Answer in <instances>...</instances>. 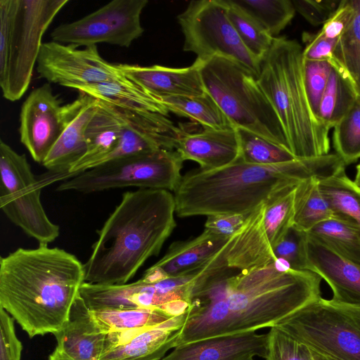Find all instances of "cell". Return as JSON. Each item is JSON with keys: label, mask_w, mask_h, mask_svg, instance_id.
I'll return each instance as SVG.
<instances>
[{"label": "cell", "mask_w": 360, "mask_h": 360, "mask_svg": "<svg viewBox=\"0 0 360 360\" xmlns=\"http://www.w3.org/2000/svg\"><path fill=\"white\" fill-rule=\"evenodd\" d=\"M74 101L75 108L66 127L56 142L42 165L53 177L46 181L51 183L61 180L70 168L79 160L86 153L85 131L94 115L98 99L80 93Z\"/></svg>", "instance_id": "cell-20"}, {"label": "cell", "mask_w": 360, "mask_h": 360, "mask_svg": "<svg viewBox=\"0 0 360 360\" xmlns=\"http://www.w3.org/2000/svg\"><path fill=\"white\" fill-rule=\"evenodd\" d=\"M183 162L175 150L160 149L136 154L108 162L65 179L56 191L88 194L137 187L174 192L182 178Z\"/></svg>", "instance_id": "cell-8"}, {"label": "cell", "mask_w": 360, "mask_h": 360, "mask_svg": "<svg viewBox=\"0 0 360 360\" xmlns=\"http://www.w3.org/2000/svg\"><path fill=\"white\" fill-rule=\"evenodd\" d=\"M266 334L267 352L265 360H316L309 347L278 328H270Z\"/></svg>", "instance_id": "cell-39"}, {"label": "cell", "mask_w": 360, "mask_h": 360, "mask_svg": "<svg viewBox=\"0 0 360 360\" xmlns=\"http://www.w3.org/2000/svg\"><path fill=\"white\" fill-rule=\"evenodd\" d=\"M330 60L333 68L318 112L319 120L329 129L345 116L358 96L345 71L333 58Z\"/></svg>", "instance_id": "cell-29"}, {"label": "cell", "mask_w": 360, "mask_h": 360, "mask_svg": "<svg viewBox=\"0 0 360 360\" xmlns=\"http://www.w3.org/2000/svg\"><path fill=\"white\" fill-rule=\"evenodd\" d=\"M321 280L311 271H281L274 261L221 278L193 300L177 346L274 327L321 296Z\"/></svg>", "instance_id": "cell-1"}, {"label": "cell", "mask_w": 360, "mask_h": 360, "mask_svg": "<svg viewBox=\"0 0 360 360\" xmlns=\"http://www.w3.org/2000/svg\"><path fill=\"white\" fill-rule=\"evenodd\" d=\"M333 145L345 165L360 158V96L345 116L335 124Z\"/></svg>", "instance_id": "cell-38"}, {"label": "cell", "mask_w": 360, "mask_h": 360, "mask_svg": "<svg viewBox=\"0 0 360 360\" xmlns=\"http://www.w3.org/2000/svg\"><path fill=\"white\" fill-rule=\"evenodd\" d=\"M319 186L333 217L360 232V188L347 176L345 169L319 179Z\"/></svg>", "instance_id": "cell-28"}, {"label": "cell", "mask_w": 360, "mask_h": 360, "mask_svg": "<svg viewBox=\"0 0 360 360\" xmlns=\"http://www.w3.org/2000/svg\"><path fill=\"white\" fill-rule=\"evenodd\" d=\"M226 0H198L189 2L177 15L184 36V51L195 60L205 61L216 56L231 60L248 70L257 79L261 60L243 45L230 22Z\"/></svg>", "instance_id": "cell-11"}, {"label": "cell", "mask_w": 360, "mask_h": 360, "mask_svg": "<svg viewBox=\"0 0 360 360\" xmlns=\"http://www.w3.org/2000/svg\"><path fill=\"white\" fill-rule=\"evenodd\" d=\"M356 175L354 179V183L357 185V186L360 188V163L356 166Z\"/></svg>", "instance_id": "cell-49"}, {"label": "cell", "mask_w": 360, "mask_h": 360, "mask_svg": "<svg viewBox=\"0 0 360 360\" xmlns=\"http://www.w3.org/2000/svg\"><path fill=\"white\" fill-rule=\"evenodd\" d=\"M239 144L240 159L247 163L273 165L297 159L285 148L248 130L236 128Z\"/></svg>", "instance_id": "cell-36"}, {"label": "cell", "mask_w": 360, "mask_h": 360, "mask_svg": "<svg viewBox=\"0 0 360 360\" xmlns=\"http://www.w3.org/2000/svg\"><path fill=\"white\" fill-rule=\"evenodd\" d=\"M195 61L199 64L206 93L235 128L252 131L290 151L275 110L248 70L219 56Z\"/></svg>", "instance_id": "cell-6"}, {"label": "cell", "mask_w": 360, "mask_h": 360, "mask_svg": "<svg viewBox=\"0 0 360 360\" xmlns=\"http://www.w3.org/2000/svg\"><path fill=\"white\" fill-rule=\"evenodd\" d=\"M84 283V264L57 247L19 248L0 258V307L30 338L62 328Z\"/></svg>", "instance_id": "cell-3"}, {"label": "cell", "mask_w": 360, "mask_h": 360, "mask_svg": "<svg viewBox=\"0 0 360 360\" xmlns=\"http://www.w3.org/2000/svg\"><path fill=\"white\" fill-rule=\"evenodd\" d=\"M14 0H0V79L5 75Z\"/></svg>", "instance_id": "cell-46"}, {"label": "cell", "mask_w": 360, "mask_h": 360, "mask_svg": "<svg viewBox=\"0 0 360 360\" xmlns=\"http://www.w3.org/2000/svg\"><path fill=\"white\" fill-rule=\"evenodd\" d=\"M250 360H254V359H250Z\"/></svg>", "instance_id": "cell-51"}, {"label": "cell", "mask_w": 360, "mask_h": 360, "mask_svg": "<svg viewBox=\"0 0 360 360\" xmlns=\"http://www.w3.org/2000/svg\"><path fill=\"white\" fill-rule=\"evenodd\" d=\"M337 154L295 159L273 165L237 160L226 167L184 174L174 191L180 217L217 214H249L283 191L311 177L324 178L345 168Z\"/></svg>", "instance_id": "cell-2"}, {"label": "cell", "mask_w": 360, "mask_h": 360, "mask_svg": "<svg viewBox=\"0 0 360 360\" xmlns=\"http://www.w3.org/2000/svg\"><path fill=\"white\" fill-rule=\"evenodd\" d=\"M148 0H113L82 18L55 27L51 41L77 46L100 43L129 47L143 33L141 15Z\"/></svg>", "instance_id": "cell-13"}, {"label": "cell", "mask_w": 360, "mask_h": 360, "mask_svg": "<svg viewBox=\"0 0 360 360\" xmlns=\"http://www.w3.org/2000/svg\"><path fill=\"white\" fill-rule=\"evenodd\" d=\"M56 347L75 360H99L105 333L100 328L80 295L74 302L67 321L53 334Z\"/></svg>", "instance_id": "cell-25"}, {"label": "cell", "mask_w": 360, "mask_h": 360, "mask_svg": "<svg viewBox=\"0 0 360 360\" xmlns=\"http://www.w3.org/2000/svg\"><path fill=\"white\" fill-rule=\"evenodd\" d=\"M117 65L127 79L156 98L197 96L206 93L196 61L180 68L158 65Z\"/></svg>", "instance_id": "cell-19"}, {"label": "cell", "mask_w": 360, "mask_h": 360, "mask_svg": "<svg viewBox=\"0 0 360 360\" xmlns=\"http://www.w3.org/2000/svg\"><path fill=\"white\" fill-rule=\"evenodd\" d=\"M339 39L327 38L319 32L309 40L303 49V58L311 60H330Z\"/></svg>", "instance_id": "cell-47"}, {"label": "cell", "mask_w": 360, "mask_h": 360, "mask_svg": "<svg viewBox=\"0 0 360 360\" xmlns=\"http://www.w3.org/2000/svg\"><path fill=\"white\" fill-rule=\"evenodd\" d=\"M250 214H217L207 216L205 229L219 236L231 237L243 227Z\"/></svg>", "instance_id": "cell-45"}, {"label": "cell", "mask_w": 360, "mask_h": 360, "mask_svg": "<svg viewBox=\"0 0 360 360\" xmlns=\"http://www.w3.org/2000/svg\"><path fill=\"white\" fill-rule=\"evenodd\" d=\"M79 295L91 311L144 308L159 309L176 317L185 307L183 283L179 278L173 277L155 282L141 278L120 285L84 282Z\"/></svg>", "instance_id": "cell-14"}, {"label": "cell", "mask_w": 360, "mask_h": 360, "mask_svg": "<svg viewBox=\"0 0 360 360\" xmlns=\"http://www.w3.org/2000/svg\"><path fill=\"white\" fill-rule=\"evenodd\" d=\"M188 312L153 327L105 333L99 360L162 359L177 346Z\"/></svg>", "instance_id": "cell-17"}, {"label": "cell", "mask_w": 360, "mask_h": 360, "mask_svg": "<svg viewBox=\"0 0 360 360\" xmlns=\"http://www.w3.org/2000/svg\"><path fill=\"white\" fill-rule=\"evenodd\" d=\"M354 15L340 37L333 58L345 71L360 96V0L353 1Z\"/></svg>", "instance_id": "cell-35"}, {"label": "cell", "mask_w": 360, "mask_h": 360, "mask_svg": "<svg viewBox=\"0 0 360 360\" xmlns=\"http://www.w3.org/2000/svg\"><path fill=\"white\" fill-rule=\"evenodd\" d=\"M275 326L319 354L360 360V305L320 296Z\"/></svg>", "instance_id": "cell-7"}, {"label": "cell", "mask_w": 360, "mask_h": 360, "mask_svg": "<svg viewBox=\"0 0 360 360\" xmlns=\"http://www.w3.org/2000/svg\"><path fill=\"white\" fill-rule=\"evenodd\" d=\"M198 132H183L175 150L181 159L192 160L202 170H212L229 165L240 158V144L236 128L214 129L202 128Z\"/></svg>", "instance_id": "cell-22"}, {"label": "cell", "mask_w": 360, "mask_h": 360, "mask_svg": "<svg viewBox=\"0 0 360 360\" xmlns=\"http://www.w3.org/2000/svg\"><path fill=\"white\" fill-rule=\"evenodd\" d=\"M228 18L245 48L262 60L271 48L274 39L251 15L232 0H226Z\"/></svg>", "instance_id": "cell-37"}, {"label": "cell", "mask_w": 360, "mask_h": 360, "mask_svg": "<svg viewBox=\"0 0 360 360\" xmlns=\"http://www.w3.org/2000/svg\"><path fill=\"white\" fill-rule=\"evenodd\" d=\"M307 232L292 226L275 247L273 251L274 261L282 259L289 264L292 270L311 271L307 256Z\"/></svg>", "instance_id": "cell-40"}, {"label": "cell", "mask_w": 360, "mask_h": 360, "mask_svg": "<svg viewBox=\"0 0 360 360\" xmlns=\"http://www.w3.org/2000/svg\"><path fill=\"white\" fill-rule=\"evenodd\" d=\"M319 179L311 177L299 183L295 188L292 226L308 232L319 223L333 217L323 196Z\"/></svg>", "instance_id": "cell-31"}, {"label": "cell", "mask_w": 360, "mask_h": 360, "mask_svg": "<svg viewBox=\"0 0 360 360\" xmlns=\"http://www.w3.org/2000/svg\"><path fill=\"white\" fill-rule=\"evenodd\" d=\"M354 13L353 1H341L335 12L323 25L319 33L330 39L340 38L351 25Z\"/></svg>", "instance_id": "cell-44"}, {"label": "cell", "mask_w": 360, "mask_h": 360, "mask_svg": "<svg viewBox=\"0 0 360 360\" xmlns=\"http://www.w3.org/2000/svg\"><path fill=\"white\" fill-rule=\"evenodd\" d=\"M233 236L225 237L204 229L193 239L172 243L165 255L153 266L161 269L168 277L194 272L221 252Z\"/></svg>", "instance_id": "cell-26"}, {"label": "cell", "mask_w": 360, "mask_h": 360, "mask_svg": "<svg viewBox=\"0 0 360 360\" xmlns=\"http://www.w3.org/2000/svg\"><path fill=\"white\" fill-rule=\"evenodd\" d=\"M36 65L38 74L49 84L74 89L84 85L129 81L117 64L101 56L97 46L79 49L53 41L44 42Z\"/></svg>", "instance_id": "cell-15"}, {"label": "cell", "mask_w": 360, "mask_h": 360, "mask_svg": "<svg viewBox=\"0 0 360 360\" xmlns=\"http://www.w3.org/2000/svg\"><path fill=\"white\" fill-rule=\"evenodd\" d=\"M124 111L125 120L116 148L96 167L136 154L175 150L183 129L175 126L167 116L152 112Z\"/></svg>", "instance_id": "cell-18"}, {"label": "cell", "mask_w": 360, "mask_h": 360, "mask_svg": "<svg viewBox=\"0 0 360 360\" xmlns=\"http://www.w3.org/2000/svg\"><path fill=\"white\" fill-rule=\"evenodd\" d=\"M13 321L0 307V360H20L22 345L15 334Z\"/></svg>", "instance_id": "cell-43"}, {"label": "cell", "mask_w": 360, "mask_h": 360, "mask_svg": "<svg viewBox=\"0 0 360 360\" xmlns=\"http://www.w3.org/2000/svg\"><path fill=\"white\" fill-rule=\"evenodd\" d=\"M69 0H14L6 72L0 79L4 98L15 101L29 88L42 37Z\"/></svg>", "instance_id": "cell-9"}, {"label": "cell", "mask_w": 360, "mask_h": 360, "mask_svg": "<svg viewBox=\"0 0 360 360\" xmlns=\"http://www.w3.org/2000/svg\"><path fill=\"white\" fill-rule=\"evenodd\" d=\"M302 48L295 40L274 37L262 58L257 83L275 110L290 152L297 159L328 154L329 129L314 115L302 76Z\"/></svg>", "instance_id": "cell-5"}, {"label": "cell", "mask_w": 360, "mask_h": 360, "mask_svg": "<svg viewBox=\"0 0 360 360\" xmlns=\"http://www.w3.org/2000/svg\"><path fill=\"white\" fill-rule=\"evenodd\" d=\"M313 352V351H312ZM316 360H338L313 352Z\"/></svg>", "instance_id": "cell-50"}, {"label": "cell", "mask_w": 360, "mask_h": 360, "mask_svg": "<svg viewBox=\"0 0 360 360\" xmlns=\"http://www.w3.org/2000/svg\"><path fill=\"white\" fill-rule=\"evenodd\" d=\"M91 312L105 333L150 328L175 318L159 309L144 308L99 310Z\"/></svg>", "instance_id": "cell-33"}, {"label": "cell", "mask_w": 360, "mask_h": 360, "mask_svg": "<svg viewBox=\"0 0 360 360\" xmlns=\"http://www.w3.org/2000/svg\"><path fill=\"white\" fill-rule=\"evenodd\" d=\"M124 120L123 108L98 99L96 110L85 131L86 153L62 179L65 180L94 168L109 155L119 142Z\"/></svg>", "instance_id": "cell-24"}, {"label": "cell", "mask_w": 360, "mask_h": 360, "mask_svg": "<svg viewBox=\"0 0 360 360\" xmlns=\"http://www.w3.org/2000/svg\"><path fill=\"white\" fill-rule=\"evenodd\" d=\"M273 37L290 22L295 9L290 0H232Z\"/></svg>", "instance_id": "cell-34"}, {"label": "cell", "mask_w": 360, "mask_h": 360, "mask_svg": "<svg viewBox=\"0 0 360 360\" xmlns=\"http://www.w3.org/2000/svg\"><path fill=\"white\" fill-rule=\"evenodd\" d=\"M332 68L330 60H302V76L305 91L311 109L317 119L321 101Z\"/></svg>", "instance_id": "cell-41"}, {"label": "cell", "mask_w": 360, "mask_h": 360, "mask_svg": "<svg viewBox=\"0 0 360 360\" xmlns=\"http://www.w3.org/2000/svg\"><path fill=\"white\" fill-rule=\"evenodd\" d=\"M295 187L277 194L249 215L225 251L229 268L241 271L274 261L275 247L292 226Z\"/></svg>", "instance_id": "cell-12"}, {"label": "cell", "mask_w": 360, "mask_h": 360, "mask_svg": "<svg viewBox=\"0 0 360 360\" xmlns=\"http://www.w3.org/2000/svg\"><path fill=\"white\" fill-rule=\"evenodd\" d=\"M175 200L167 190L139 188L122 194L97 231L84 264V282L125 284L151 257L159 255L176 226Z\"/></svg>", "instance_id": "cell-4"}, {"label": "cell", "mask_w": 360, "mask_h": 360, "mask_svg": "<svg viewBox=\"0 0 360 360\" xmlns=\"http://www.w3.org/2000/svg\"><path fill=\"white\" fill-rule=\"evenodd\" d=\"M75 89L125 110L157 112L168 116V110L159 98L131 81L84 85Z\"/></svg>", "instance_id": "cell-27"}, {"label": "cell", "mask_w": 360, "mask_h": 360, "mask_svg": "<svg viewBox=\"0 0 360 360\" xmlns=\"http://www.w3.org/2000/svg\"><path fill=\"white\" fill-rule=\"evenodd\" d=\"M309 237L360 266V232L335 218L322 221L307 232Z\"/></svg>", "instance_id": "cell-32"}, {"label": "cell", "mask_w": 360, "mask_h": 360, "mask_svg": "<svg viewBox=\"0 0 360 360\" xmlns=\"http://www.w3.org/2000/svg\"><path fill=\"white\" fill-rule=\"evenodd\" d=\"M341 1L292 0L296 11L314 26L323 25L338 9Z\"/></svg>", "instance_id": "cell-42"}, {"label": "cell", "mask_w": 360, "mask_h": 360, "mask_svg": "<svg viewBox=\"0 0 360 360\" xmlns=\"http://www.w3.org/2000/svg\"><path fill=\"white\" fill-rule=\"evenodd\" d=\"M158 98L168 112L191 119L202 128H235L207 93L197 96H169Z\"/></svg>", "instance_id": "cell-30"}, {"label": "cell", "mask_w": 360, "mask_h": 360, "mask_svg": "<svg viewBox=\"0 0 360 360\" xmlns=\"http://www.w3.org/2000/svg\"><path fill=\"white\" fill-rule=\"evenodd\" d=\"M307 256L311 271L318 274L330 287L332 300L360 305L359 265L340 256L309 236Z\"/></svg>", "instance_id": "cell-23"}, {"label": "cell", "mask_w": 360, "mask_h": 360, "mask_svg": "<svg viewBox=\"0 0 360 360\" xmlns=\"http://www.w3.org/2000/svg\"><path fill=\"white\" fill-rule=\"evenodd\" d=\"M75 108V102L61 105L49 83L32 90L20 112L21 143L32 158L42 164L59 139Z\"/></svg>", "instance_id": "cell-16"}, {"label": "cell", "mask_w": 360, "mask_h": 360, "mask_svg": "<svg viewBox=\"0 0 360 360\" xmlns=\"http://www.w3.org/2000/svg\"><path fill=\"white\" fill-rule=\"evenodd\" d=\"M266 352L267 334L248 332L179 345L162 360H250Z\"/></svg>", "instance_id": "cell-21"}, {"label": "cell", "mask_w": 360, "mask_h": 360, "mask_svg": "<svg viewBox=\"0 0 360 360\" xmlns=\"http://www.w3.org/2000/svg\"><path fill=\"white\" fill-rule=\"evenodd\" d=\"M43 186L25 154L0 141V207L8 219L39 244L48 245L60 234L41 201Z\"/></svg>", "instance_id": "cell-10"}, {"label": "cell", "mask_w": 360, "mask_h": 360, "mask_svg": "<svg viewBox=\"0 0 360 360\" xmlns=\"http://www.w3.org/2000/svg\"><path fill=\"white\" fill-rule=\"evenodd\" d=\"M48 360H75L65 354L63 352L55 348L53 352L49 356Z\"/></svg>", "instance_id": "cell-48"}]
</instances>
